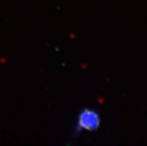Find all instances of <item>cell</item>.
<instances>
[{
    "label": "cell",
    "instance_id": "6da1fadb",
    "mask_svg": "<svg viewBox=\"0 0 147 146\" xmlns=\"http://www.w3.org/2000/svg\"><path fill=\"white\" fill-rule=\"evenodd\" d=\"M100 124V118L99 114L92 109H84L78 114V124L76 132H81L82 130L94 131Z\"/></svg>",
    "mask_w": 147,
    "mask_h": 146
}]
</instances>
